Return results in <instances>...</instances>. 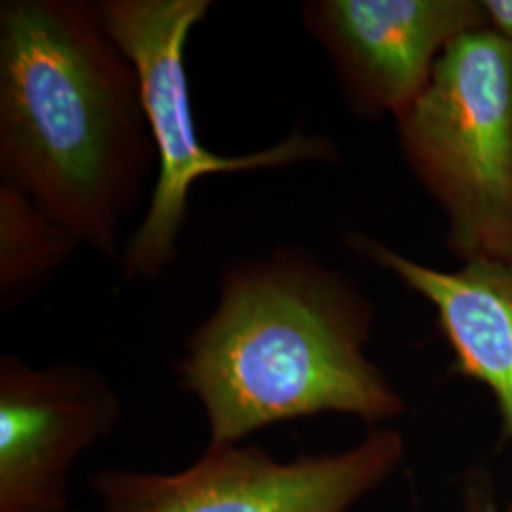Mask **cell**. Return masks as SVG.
Returning a JSON list of instances; mask_svg holds the SVG:
<instances>
[{
	"label": "cell",
	"instance_id": "6da1fadb",
	"mask_svg": "<svg viewBox=\"0 0 512 512\" xmlns=\"http://www.w3.org/2000/svg\"><path fill=\"white\" fill-rule=\"evenodd\" d=\"M158 171L139 78L99 2L0 4V183L120 262Z\"/></svg>",
	"mask_w": 512,
	"mask_h": 512
},
{
	"label": "cell",
	"instance_id": "7a4b0ae2",
	"mask_svg": "<svg viewBox=\"0 0 512 512\" xmlns=\"http://www.w3.org/2000/svg\"><path fill=\"white\" fill-rule=\"evenodd\" d=\"M374 311L348 275L300 247L238 260L179 363L200 401L211 444L323 412L368 423L403 412V399L365 346Z\"/></svg>",
	"mask_w": 512,
	"mask_h": 512
},
{
	"label": "cell",
	"instance_id": "3957f363",
	"mask_svg": "<svg viewBox=\"0 0 512 512\" xmlns=\"http://www.w3.org/2000/svg\"><path fill=\"white\" fill-rule=\"evenodd\" d=\"M397 131L452 253L512 262V42L490 29L456 38Z\"/></svg>",
	"mask_w": 512,
	"mask_h": 512
},
{
	"label": "cell",
	"instance_id": "277c9868",
	"mask_svg": "<svg viewBox=\"0 0 512 512\" xmlns=\"http://www.w3.org/2000/svg\"><path fill=\"white\" fill-rule=\"evenodd\" d=\"M211 8V0L99 2L110 35L135 67L158 156L145 217L126 239L120 258L122 277L128 283L158 281L175 266L188 198L203 177L330 162L338 156L329 137L300 129L272 147L238 156L217 154L203 145L184 52L192 31Z\"/></svg>",
	"mask_w": 512,
	"mask_h": 512
},
{
	"label": "cell",
	"instance_id": "5b68a950",
	"mask_svg": "<svg viewBox=\"0 0 512 512\" xmlns=\"http://www.w3.org/2000/svg\"><path fill=\"white\" fill-rule=\"evenodd\" d=\"M403 456V435L393 429L342 454L289 463L256 446L209 444L177 475L112 471L93 478V488L107 512H348Z\"/></svg>",
	"mask_w": 512,
	"mask_h": 512
},
{
	"label": "cell",
	"instance_id": "8992f818",
	"mask_svg": "<svg viewBox=\"0 0 512 512\" xmlns=\"http://www.w3.org/2000/svg\"><path fill=\"white\" fill-rule=\"evenodd\" d=\"M302 21L329 55L349 109L401 118L456 38L486 29L471 0H311Z\"/></svg>",
	"mask_w": 512,
	"mask_h": 512
},
{
	"label": "cell",
	"instance_id": "52a82bcc",
	"mask_svg": "<svg viewBox=\"0 0 512 512\" xmlns=\"http://www.w3.org/2000/svg\"><path fill=\"white\" fill-rule=\"evenodd\" d=\"M120 418L109 382L74 363L0 359V512H63L69 469Z\"/></svg>",
	"mask_w": 512,
	"mask_h": 512
},
{
	"label": "cell",
	"instance_id": "ba28073f",
	"mask_svg": "<svg viewBox=\"0 0 512 512\" xmlns=\"http://www.w3.org/2000/svg\"><path fill=\"white\" fill-rule=\"evenodd\" d=\"M348 245L435 308L452 370L490 389L503 437L512 440V262L482 258L440 272L363 234H349Z\"/></svg>",
	"mask_w": 512,
	"mask_h": 512
},
{
	"label": "cell",
	"instance_id": "9c48e42d",
	"mask_svg": "<svg viewBox=\"0 0 512 512\" xmlns=\"http://www.w3.org/2000/svg\"><path fill=\"white\" fill-rule=\"evenodd\" d=\"M82 245L12 184L0 183V311L12 313L54 279Z\"/></svg>",
	"mask_w": 512,
	"mask_h": 512
},
{
	"label": "cell",
	"instance_id": "30bf717a",
	"mask_svg": "<svg viewBox=\"0 0 512 512\" xmlns=\"http://www.w3.org/2000/svg\"><path fill=\"white\" fill-rule=\"evenodd\" d=\"M482 8L486 14V29L512 42V0H486Z\"/></svg>",
	"mask_w": 512,
	"mask_h": 512
},
{
	"label": "cell",
	"instance_id": "8fae6325",
	"mask_svg": "<svg viewBox=\"0 0 512 512\" xmlns=\"http://www.w3.org/2000/svg\"><path fill=\"white\" fill-rule=\"evenodd\" d=\"M471 512H495V509L486 497H475V505L471 507Z\"/></svg>",
	"mask_w": 512,
	"mask_h": 512
},
{
	"label": "cell",
	"instance_id": "7c38bea8",
	"mask_svg": "<svg viewBox=\"0 0 512 512\" xmlns=\"http://www.w3.org/2000/svg\"><path fill=\"white\" fill-rule=\"evenodd\" d=\"M507 512H512V505H511V507H509V511H507Z\"/></svg>",
	"mask_w": 512,
	"mask_h": 512
}]
</instances>
